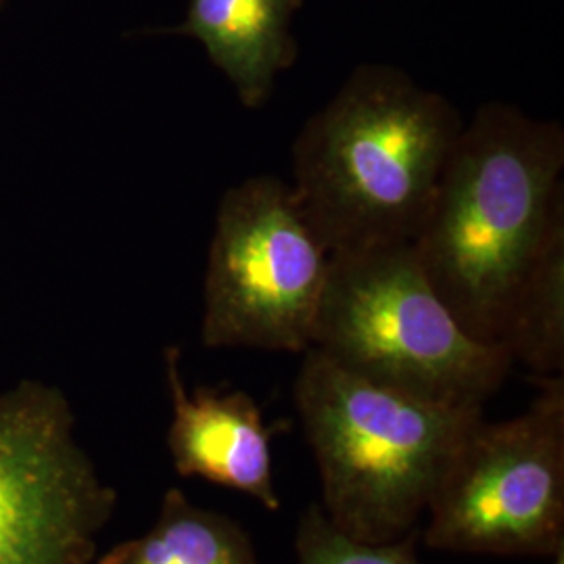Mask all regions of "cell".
Wrapping results in <instances>:
<instances>
[{"instance_id":"cell-1","label":"cell","mask_w":564,"mask_h":564,"mask_svg":"<svg viewBox=\"0 0 564 564\" xmlns=\"http://www.w3.org/2000/svg\"><path fill=\"white\" fill-rule=\"evenodd\" d=\"M564 130L506 102L464 123L412 242L464 330L500 343L552 228L564 220Z\"/></svg>"},{"instance_id":"cell-2","label":"cell","mask_w":564,"mask_h":564,"mask_svg":"<svg viewBox=\"0 0 564 564\" xmlns=\"http://www.w3.org/2000/svg\"><path fill=\"white\" fill-rule=\"evenodd\" d=\"M463 126L400 67H356L291 151V186L330 253L412 245Z\"/></svg>"},{"instance_id":"cell-3","label":"cell","mask_w":564,"mask_h":564,"mask_svg":"<svg viewBox=\"0 0 564 564\" xmlns=\"http://www.w3.org/2000/svg\"><path fill=\"white\" fill-rule=\"evenodd\" d=\"M303 435L321 473L328 521L368 544L419 529L479 405L431 402L370 381L316 347L293 384Z\"/></svg>"},{"instance_id":"cell-4","label":"cell","mask_w":564,"mask_h":564,"mask_svg":"<svg viewBox=\"0 0 564 564\" xmlns=\"http://www.w3.org/2000/svg\"><path fill=\"white\" fill-rule=\"evenodd\" d=\"M312 347L370 381L454 405L484 408L514 366L500 343L464 330L412 245L333 253Z\"/></svg>"},{"instance_id":"cell-5","label":"cell","mask_w":564,"mask_h":564,"mask_svg":"<svg viewBox=\"0 0 564 564\" xmlns=\"http://www.w3.org/2000/svg\"><path fill=\"white\" fill-rule=\"evenodd\" d=\"M330 262L291 182L262 174L228 188L207 253L203 345L305 354Z\"/></svg>"},{"instance_id":"cell-6","label":"cell","mask_w":564,"mask_h":564,"mask_svg":"<svg viewBox=\"0 0 564 564\" xmlns=\"http://www.w3.org/2000/svg\"><path fill=\"white\" fill-rule=\"evenodd\" d=\"M531 405L473 424L445 468L421 542L487 556H554L564 547V381L540 377Z\"/></svg>"},{"instance_id":"cell-7","label":"cell","mask_w":564,"mask_h":564,"mask_svg":"<svg viewBox=\"0 0 564 564\" xmlns=\"http://www.w3.org/2000/svg\"><path fill=\"white\" fill-rule=\"evenodd\" d=\"M118 494L76 440L55 384L0 393V564H93Z\"/></svg>"},{"instance_id":"cell-8","label":"cell","mask_w":564,"mask_h":564,"mask_svg":"<svg viewBox=\"0 0 564 564\" xmlns=\"http://www.w3.org/2000/svg\"><path fill=\"white\" fill-rule=\"evenodd\" d=\"M165 383L172 400L167 452L184 479H203L241 491L270 512L281 510L274 485V426L263 423L258 402L241 389L188 387L182 379L181 349H163Z\"/></svg>"},{"instance_id":"cell-9","label":"cell","mask_w":564,"mask_h":564,"mask_svg":"<svg viewBox=\"0 0 564 564\" xmlns=\"http://www.w3.org/2000/svg\"><path fill=\"white\" fill-rule=\"evenodd\" d=\"M303 0H188L186 18L167 34L202 42L247 109H260L282 72L297 61L293 15Z\"/></svg>"},{"instance_id":"cell-10","label":"cell","mask_w":564,"mask_h":564,"mask_svg":"<svg viewBox=\"0 0 564 564\" xmlns=\"http://www.w3.org/2000/svg\"><path fill=\"white\" fill-rule=\"evenodd\" d=\"M95 564H262L247 529L232 517L193 505L181 487L163 494L147 533L113 545Z\"/></svg>"},{"instance_id":"cell-11","label":"cell","mask_w":564,"mask_h":564,"mask_svg":"<svg viewBox=\"0 0 564 564\" xmlns=\"http://www.w3.org/2000/svg\"><path fill=\"white\" fill-rule=\"evenodd\" d=\"M512 364L533 377H563L564 220L556 224L529 270L500 339Z\"/></svg>"},{"instance_id":"cell-12","label":"cell","mask_w":564,"mask_h":564,"mask_svg":"<svg viewBox=\"0 0 564 564\" xmlns=\"http://www.w3.org/2000/svg\"><path fill=\"white\" fill-rule=\"evenodd\" d=\"M421 531L384 544L356 540L328 521L321 505L303 510L295 533L297 564H423L419 558Z\"/></svg>"},{"instance_id":"cell-13","label":"cell","mask_w":564,"mask_h":564,"mask_svg":"<svg viewBox=\"0 0 564 564\" xmlns=\"http://www.w3.org/2000/svg\"><path fill=\"white\" fill-rule=\"evenodd\" d=\"M552 558H554V564H564V547H561Z\"/></svg>"},{"instance_id":"cell-14","label":"cell","mask_w":564,"mask_h":564,"mask_svg":"<svg viewBox=\"0 0 564 564\" xmlns=\"http://www.w3.org/2000/svg\"><path fill=\"white\" fill-rule=\"evenodd\" d=\"M2 4H4V0H0V7H2Z\"/></svg>"}]
</instances>
